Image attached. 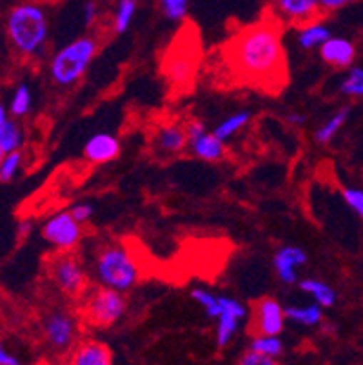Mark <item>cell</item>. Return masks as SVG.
I'll return each instance as SVG.
<instances>
[{"instance_id":"cell-39","label":"cell","mask_w":363,"mask_h":365,"mask_svg":"<svg viewBox=\"0 0 363 365\" xmlns=\"http://www.w3.org/2000/svg\"><path fill=\"white\" fill-rule=\"evenodd\" d=\"M33 231V220L31 218H26L19 224V237L20 238H28Z\"/></svg>"},{"instance_id":"cell-40","label":"cell","mask_w":363,"mask_h":365,"mask_svg":"<svg viewBox=\"0 0 363 365\" xmlns=\"http://www.w3.org/2000/svg\"><path fill=\"white\" fill-rule=\"evenodd\" d=\"M9 118H11V115H9L8 106L0 102V133L4 131V128L8 125V122H9Z\"/></svg>"},{"instance_id":"cell-38","label":"cell","mask_w":363,"mask_h":365,"mask_svg":"<svg viewBox=\"0 0 363 365\" xmlns=\"http://www.w3.org/2000/svg\"><path fill=\"white\" fill-rule=\"evenodd\" d=\"M0 365H20L19 358L9 353L2 344H0Z\"/></svg>"},{"instance_id":"cell-34","label":"cell","mask_w":363,"mask_h":365,"mask_svg":"<svg viewBox=\"0 0 363 365\" xmlns=\"http://www.w3.org/2000/svg\"><path fill=\"white\" fill-rule=\"evenodd\" d=\"M238 365H280L278 358L265 356V354H260L256 351L249 349L247 353L242 354Z\"/></svg>"},{"instance_id":"cell-21","label":"cell","mask_w":363,"mask_h":365,"mask_svg":"<svg viewBox=\"0 0 363 365\" xmlns=\"http://www.w3.org/2000/svg\"><path fill=\"white\" fill-rule=\"evenodd\" d=\"M252 120V111L249 109H242V111H236L229 117L222 118L218 124L215 125L213 133H215L216 137L220 138L222 142H229L232 137H236L242 129L247 128Z\"/></svg>"},{"instance_id":"cell-12","label":"cell","mask_w":363,"mask_h":365,"mask_svg":"<svg viewBox=\"0 0 363 365\" xmlns=\"http://www.w3.org/2000/svg\"><path fill=\"white\" fill-rule=\"evenodd\" d=\"M307 264V253L305 249L298 245H282L275 251L272 257V267H275L276 277L285 285H298L300 274L298 267H304Z\"/></svg>"},{"instance_id":"cell-27","label":"cell","mask_w":363,"mask_h":365,"mask_svg":"<svg viewBox=\"0 0 363 365\" xmlns=\"http://www.w3.org/2000/svg\"><path fill=\"white\" fill-rule=\"evenodd\" d=\"M191 298L204 309L208 318H211V320H216V318H218L220 311H222L220 294L213 293V291L205 289V287H195V289H191Z\"/></svg>"},{"instance_id":"cell-2","label":"cell","mask_w":363,"mask_h":365,"mask_svg":"<svg viewBox=\"0 0 363 365\" xmlns=\"http://www.w3.org/2000/svg\"><path fill=\"white\" fill-rule=\"evenodd\" d=\"M6 35L20 58L39 61L49 46L48 11L36 2H19L6 16Z\"/></svg>"},{"instance_id":"cell-17","label":"cell","mask_w":363,"mask_h":365,"mask_svg":"<svg viewBox=\"0 0 363 365\" xmlns=\"http://www.w3.org/2000/svg\"><path fill=\"white\" fill-rule=\"evenodd\" d=\"M120 155V140L111 133L100 131L89 137L84 145V158L91 164H108Z\"/></svg>"},{"instance_id":"cell-10","label":"cell","mask_w":363,"mask_h":365,"mask_svg":"<svg viewBox=\"0 0 363 365\" xmlns=\"http://www.w3.org/2000/svg\"><path fill=\"white\" fill-rule=\"evenodd\" d=\"M188 131V149L193 153V157L204 162H222L227 155L225 142L220 140L215 133L205 128L204 122L191 120L185 124Z\"/></svg>"},{"instance_id":"cell-16","label":"cell","mask_w":363,"mask_h":365,"mask_svg":"<svg viewBox=\"0 0 363 365\" xmlns=\"http://www.w3.org/2000/svg\"><path fill=\"white\" fill-rule=\"evenodd\" d=\"M322 61L336 69H349L356 61V46L349 38L332 35L318 49Z\"/></svg>"},{"instance_id":"cell-41","label":"cell","mask_w":363,"mask_h":365,"mask_svg":"<svg viewBox=\"0 0 363 365\" xmlns=\"http://www.w3.org/2000/svg\"><path fill=\"white\" fill-rule=\"evenodd\" d=\"M6 157V151H4V148H2V145H0V162H2V158Z\"/></svg>"},{"instance_id":"cell-3","label":"cell","mask_w":363,"mask_h":365,"mask_svg":"<svg viewBox=\"0 0 363 365\" xmlns=\"http://www.w3.org/2000/svg\"><path fill=\"white\" fill-rule=\"evenodd\" d=\"M91 274L102 287L129 293L142 277L135 253L122 242H106L95 251Z\"/></svg>"},{"instance_id":"cell-24","label":"cell","mask_w":363,"mask_h":365,"mask_svg":"<svg viewBox=\"0 0 363 365\" xmlns=\"http://www.w3.org/2000/svg\"><path fill=\"white\" fill-rule=\"evenodd\" d=\"M8 109L13 118H24L33 111V89L28 82H20L13 89Z\"/></svg>"},{"instance_id":"cell-5","label":"cell","mask_w":363,"mask_h":365,"mask_svg":"<svg viewBox=\"0 0 363 365\" xmlns=\"http://www.w3.org/2000/svg\"><path fill=\"white\" fill-rule=\"evenodd\" d=\"M48 274L64 297L80 298L88 293V269L73 251H56L48 262Z\"/></svg>"},{"instance_id":"cell-11","label":"cell","mask_w":363,"mask_h":365,"mask_svg":"<svg viewBox=\"0 0 363 365\" xmlns=\"http://www.w3.org/2000/svg\"><path fill=\"white\" fill-rule=\"evenodd\" d=\"M220 300H222V311L216 318L215 340L220 349H224L236 336L240 324L249 317V309L242 302L227 294H220Z\"/></svg>"},{"instance_id":"cell-33","label":"cell","mask_w":363,"mask_h":365,"mask_svg":"<svg viewBox=\"0 0 363 365\" xmlns=\"http://www.w3.org/2000/svg\"><path fill=\"white\" fill-rule=\"evenodd\" d=\"M69 213H71L73 217H75L76 220L80 222V224L86 225V224H89V222H91L93 217H95L96 209H95V205L91 204V202L80 200V202H76V204H73L71 207H69Z\"/></svg>"},{"instance_id":"cell-9","label":"cell","mask_w":363,"mask_h":365,"mask_svg":"<svg viewBox=\"0 0 363 365\" xmlns=\"http://www.w3.org/2000/svg\"><path fill=\"white\" fill-rule=\"evenodd\" d=\"M285 307L272 297H262L249 311V331L255 334H276L285 329Z\"/></svg>"},{"instance_id":"cell-36","label":"cell","mask_w":363,"mask_h":365,"mask_svg":"<svg viewBox=\"0 0 363 365\" xmlns=\"http://www.w3.org/2000/svg\"><path fill=\"white\" fill-rule=\"evenodd\" d=\"M356 0H319V8H322V13L324 15H329V13L339 11V9L347 8V6L354 4Z\"/></svg>"},{"instance_id":"cell-8","label":"cell","mask_w":363,"mask_h":365,"mask_svg":"<svg viewBox=\"0 0 363 365\" xmlns=\"http://www.w3.org/2000/svg\"><path fill=\"white\" fill-rule=\"evenodd\" d=\"M40 235L55 251H75L84 240V225L66 209L51 215L40 227Z\"/></svg>"},{"instance_id":"cell-7","label":"cell","mask_w":363,"mask_h":365,"mask_svg":"<svg viewBox=\"0 0 363 365\" xmlns=\"http://www.w3.org/2000/svg\"><path fill=\"white\" fill-rule=\"evenodd\" d=\"M42 334L51 351L58 354L71 353L78 344L80 324L75 313L68 309H53L42 318Z\"/></svg>"},{"instance_id":"cell-22","label":"cell","mask_w":363,"mask_h":365,"mask_svg":"<svg viewBox=\"0 0 363 365\" xmlns=\"http://www.w3.org/2000/svg\"><path fill=\"white\" fill-rule=\"evenodd\" d=\"M285 317L289 322L304 327H316L324 320V307L316 302L304 305H289L285 307Z\"/></svg>"},{"instance_id":"cell-20","label":"cell","mask_w":363,"mask_h":365,"mask_svg":"<svg viewBox=\"0 0 363 365\" xmlns=\"http://www.w3.org/2000/svg\"><path fill=\"white\" fill-rule=\"evenodd\" d=\"M349 118H351V108H347V106H344V108H339L336 113H332L331 117L327 120H324V124H319V128L315 131L316 144H331L336 138V135L345 128Z\"/></svg>"},{"instance_id":"cell-35","label":"cell","mask_w":363,"mask_h":365,"mask_svg":"<svg viewBox=\"0 0 363 365\" xmlns=\"http://www.w3.org/2000/svg\"><path fill=\"white\" fill-rule=\"evenodd\" d=\"M82 22L86 28H93L98 22V2L96 0H86L82 6Z\"/></svg>"},{"instance_id":"cell-15","label":"cell","mask_w":363,"mask_h":365,"mask_svg":"<svg viewBox=\"0 0 363 365\" xmlns=\"http://www.w3.org/2000/svg\"><path fill=\"white\" fill-rule=\"evenodd\" d=\"M68 365H113L111 349L100 340L86 338L73 347Z\"/></svg>"},{"instance_id":"cell-25","label":"cell","mask_w":363,"mask_h":365,"mask_svg":"<svg viewBox=\"0 0 363 365\" xmlns=\"http://www.w3.org/2000/svg\"><path fill=\"white\" fill-rule=\"evenodd\" d=\"M249 349L265 356L280 358L284 354V341L276 334H255L249 341Z\"/></svg>"},{"instance_id":"cell-28","label":"cell","mask_w":363,"mask_h":365,"mask_svg":"<svg viewBox=\"0 0 363 365\" xmlns=\"http://www.w3.org/2000/svg\"><path fill=\"white\" fill-rule=\"evenodd\" d=\"M24 168V155L22 151L6 153V157L0 162V182L2 184H9L15 180Z\"/></svg>"},{"instance_id":"cell-30","label":"cell","mask_w":363,"mask_h":365,"mask_svg":"<svg viewBox=\"0 0 363 365\" xmlns=\"http://www.w3.org/2000/svg\"><path fill=\"white\" fill-rule=\"evenodd\" d=\"M160 13L171 22H184L189 15L191 0H156Z\"/></svg>"},{"instance_id":"cell-26","label":"cell","mask_w":363,"mask_h":365,"mask_svg":"<svg viewBox=\"0 0 363 365\" xmlns=\"http://www.w3.org/2000/svg\"><path fill=\"white\" fill-rule=\"evenodd\" d=\"M26 144V131L22 129V125L16 122V118H9L8 125L4 128V131L0 133V145L4 148L6 153L20 151L22 145Z\"/></svg>"},{"instance_id":"cell-31","label":"cell","mask_w":363,"mask_h":365,"mask_svg":"<svg viewBox=\"0 0 363 365\" xmlns=\"http://www.w3.org/2000/svg\"><path fill=\"white\" fill-rule=\"evenodd\" d=\"M193 62L188 61V58H176L175 62H171L169 66V75H171L173 82L176 84H184L191 78V73H193Z\"/></svg>"},{"instance_id":"cell-37","label":"cell","mask_w":363,"mask_h":365,"mask_svg":"<svg viewBox=\"0 0 363 365\" xmlns=\"http://www.w3.org/2000/svg\"><path fill=\"white\" fill-rule=\"evenodd\" d=\"M285 122L291 125H296V128H298V125L302 128V125H305V122H307V117L300 111H289L287 115H285Z\"/></svg>"},{"instance_id":"cell-6","label":"cell","mask_w":363,"mask_h":365,"mask_svg":"<svg viewBox=\"0 0 363 365\" xmlns=\"http://www.w3.org/2000/svg\"><path fill=\"white\" fill-rule=\"evenodd\" d=\"M128 309L126 294L120 291L109 289V287H95L84 297L82 313L88 324L95 327H111L124 318Z\"/></svg>"},{"instance_id":"cell-1","label":"cell","mask_w":363,"mask_h":365,"mask_svg":"<svg viewBox=\"0 0 363 365\" xmlns=\"http://www.w3.org/2000/svg\"><path fill=\"white\" fill-rule=\"evenodd\" d=\"M284 31L276 21H260L244 28L229 42L227 58L244 81L275 88L287 76Z\"/></svg>"},{"instance_id":"cell-29","label":"cell","mask_w":363,"mask_h":365,"mask_svg":"<svg viewBox=\"0 0 363 365\" xmlns=\"http://www.w3.org/2000/svg\"><path fill=\"white\" fill-rule=\"evenodd\" d=\"M339 93L351 98H363V68H349L339 82Z\"/></svg>"},{"instance_id":"cell-14","label":"cell","mask_w":363,"mask_h":365,"mask_svg":"<svg viewBox=\"0 0 363 365\" xmlns=\"http://www.w3.org/2000/svg\"><path fill=\"white\" fill-rule=\"evenodd\" d=\"M275 11L282 21L295 26L307 24L324 16L319 0H275Z\"/></svg>"},{"instance_id":"cell-13","label":"cell","mask_w":363,"mask_h":365,"mask_svg":"<svg viewBox=\"0 0 363 365\" xmlns=\"http://www.w3.org/2000/svg\"><path fill=\"white\" fill-rule=\"evenodd\" d=\"M153 149L162 157H176L188 149V131L185 124L164 122L156 128L153 135Z\"/></svg>"},{"instance_id":"cell-23","label":"cell","mask_w":363,"mask_h":365,"mask_svg":"<svg viewBox=\"0 0 363 365\" xmlns=\"http://www.w3.org/2000/svg\"><path fill=\"white\" fill-rule=\"evenodd\" d=\"M136 11H138V0H116L115 13H113V33L124 35L129 31L135 22Z\"/></svg>"},{"instance_id":"cell-19","label":"cell","mask_w":363,"mask_h":365,"mask_svg":"<svg viewBox=\"0 0 363 365\" xmlns=\"http://www.w3.org/2000/svg\"><path fill=\"white\" fill-rule=\"evenodd\" d=\"M298 287L302 293L312 298V302L322 305L324 309L325 307H332L336 304V298H338L334 287L327 282L319 280V278H302L298 282Z\"/></svg>"},{"instance_id":"cell-4","label":"cell","mask_w":363,"mask_h":365,"mask_svg":"<svg viewBox=\"0 0 363 365\" xmlns=\"http://www.w3.org/2000/svg\"><path fill=\"white\" fill-rule=\"evenodd\" d=\"M98 48V38L95 35H82L56 49L48 66L53 84L58 88H71L78 84L95 61Z\"/></svg>"},{"instance_id":"cell-18","label":"cell","mask_w":363,"mask_h":365,"mask_svg":"<svg viewBox=\"0 0 363 365\" xmlns=\"http://www.w3.org/2000/svg\"><path fill=\"white\" fill-rule=\"evenodd\" d=\"M331 36V28L322 19H316V21L307 22V24L298 26L296 42L304 51H312V49H319V46L327 42Z\"/></svg>"},{"instance_id":"cell-32","label":"cell","mask_w":363,"mask_h":365,"mask_svg":"<svg viewBox=\"0 0 363 365\" xmlns=\"http://www.w3.org/2000/svg\"><path fill=\"white\" fill-rule=\"evenodd\" d=\"M342 197L345 204L358 215L363 220V189L362 187H344L342 189Z\"/></svg>"}]
</instances>
